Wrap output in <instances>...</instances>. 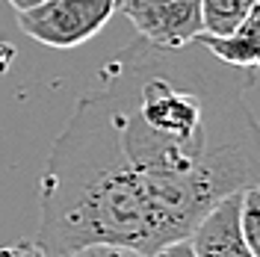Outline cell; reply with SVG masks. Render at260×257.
<instances>
[{
	"instance_id": "1",
	"label": "cell",
	"mask_w": 260,
	"mask_h": 257,
	"mask_svg": "<svg viewBox=\"0 0 260 257\" xmlns=\"http://www.w3.org/2000/svg\"><path fill=\"white\" fill-rule=\"evenodd\" d=\"M254 71L210 50L145 39L101 65L39 177L36 242L50 257L83 245L154 254L183 240L222 198L260 183Z\"/></svg>"
},
{
	"instance_id": "2",
	"label": "cell",
	"mask_w": 260,
	"mask_h": 257,
	"mask_svg": "<svg viewBox=\"0 0 260 257\" xmlns=\"http://www.w3.org/2000/svg\"><path fill=\"white\" fill-rule=\"evenodd\" d=\"M113 15L115 0H45L18 12V27L45 48L71 50L95 39Z\"/></svg>"
},
{
	"instance_id": "3",
	"label": "cell",
	"mask_w": 260,
	"mask_h": 257,
	"mask_svg": "<svg viewBox=\"0 0 260 257\" xmlns=\"http://www.w3.org/2000/svg\"><path fill=\"white\" fill-rule=\"evenodd\" d=\"M115 12L157 48H186L201 36V0H115Z\"/></svg>"
},
{
	"instance_id": "4",
	"label": "cell",
	"mask_w": 260,
	"mask_h": 257,
	"mask_svg": "<svg viewBox=\"0 0 260 257\" xmlns=\"http://www.w3.org/2000/svg\"><path fill=\"white\" fill-rule=\"evenodd\" d=\"M189 242L195 257H254L240 234V192L222 198L192 228Z\"/></svg>"
},
{
	"instance_id": "5",
	"label": "cell",
	"mask_w": 260,
	"mask_h": 257,
	"mask_svg": "<svg viewBox=\"0 0 260 257\" xmlns=\"http://www.w3.org/2000/svg\"><path fill=\"white\" fill-rule=\"evenodd\" d=\"M195 45H201L204 50H210L216 59L234 65V68H245V71H257L260 68V0L251 3L248 15L243 18V24L237 30L216 39V36H195Z\"/></svg>"
},
{
	"instance_id": "6",
	"label": "cell",
	"mask_w": 260,
	"mask_h": 257,
	"mask_svg": "<svg viewBox=\"0 0 260 257\" xmlns=\"http://www.w3.org/2000/svg\"><path fill=\"white\" fill-rule=\"evenodd\" d=\"M254 0H201V24L204 36L225 39L243 24Z\"/></svg>"
},
{
	"instance_id": "7",
	"label": "cell",
	"mask_w": 260,
	"mask_h": 257,
	"mask_svg": "<svg viewBox=\"0 0 260 257\" xmlns=\"http://www.w3.org/2000/svg\"><path fill=\"white\" fill-rule=\"evenodd\" d=\"M240 234L251 254L260 257V183H251L240 192Z\"/></svg>"
},
{
	"instance_id": "8",
	"label": "cell",
	"mask_w": 260,
	"mask_h": 257,
	"mask_svg": "<svg viewBox=\"0 0 260 257\" xmlns=\"http://www.w3.org/2000/svg\"><path fill=\"white\" fill-rule=\"evenodd\" d=\"M62 257H148L136 248H127V245H107V242H98V245H83V248H74Z\"/></svg>"
},
{
	"instance_id": "9",
	"label": "cell",
	"mask_w": 260,
	"mask_h": 257,
	"mask_svg": "<svg viewBox=\"0 0 260 257\" xmlns=\"http://www.w3.org/2000/svg\"><path fill=\"white\" fill-rule=\"evenodd\" d=\"M0 257H50L36 240H24V242H12V245H3Z\"/></svg>"
},
{
	"instance_id": "10",
	"label": "cell",
	"mask_w": 260,
	"mask_h": 257,
	"mask_svg": "<svg viewBox=\"0 0 260 257\" xmlns=\"http://www.w3.org/2000/svg\"><path fill=\"white\" fill-rule=\"evenodd\" d=\"M151 257H195V248L189 237H183V240H175V242H166L162 248H157Z\"/></svg>"
},
{
	"instance_id": "11",
	"label": "cell",
	"mask_w": 260,
	"mask_h": 257,
	"mask_svg": "<svg viewBox=\"0 0 260 257\" xmlns=\"http://www.w3.org/2000/svg\"><path fill=\"white\" fill-rule=\"evenodd\" d=\"M15 12H27V9H32V6H39V3H45V0H6Z\"/></svg>"
}]
</instances>
